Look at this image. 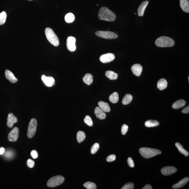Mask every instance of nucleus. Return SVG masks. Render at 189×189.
<instances>
[{
  "label": "nucleus",
  "mask_w": 189,
  "mask_h": 189,
  "mask_svg": "<svg viewBox=\"0 0 189 189\" xmlns=\"http://www.w3.org/2000/svg\"><path fill=\"white\" fill-rule=\"evenodd\" d=\"M98 18L100 20L107 21H114L116 20L115 14L106 7H102L98 13Z\"/></svg>",
  "instance_id": "1"
},
{
  "label": "nucleus",
  "mask_w": 189,
  "mask_h": 189,
  "mask_svg": "<svg viewBox=\"0 0 189 189\" xmlns=\"http://www.w3.org/2000/svg\"><path fill=\"white\" fill-rule=\"evenodd\" d=\"M155 44L158 47H172L175 45V42L173 39L168 37L162 36L157 39Z\"/></svg>",
  "instance_id": "2"
},
{
  "label": "nucleus",
  "mask_w": 189,
  "mask_h": 189,
  "mask_svg": "<svg viewBox=\"0 0 189 189\" xmlns=\"http://www.w3.org/2000/svg\"><path fill=\"white\" fill-rule=\"evenodd\" d=\"M140 154L145 158H151L161 154L162 152L159 150L147 147H142L139 149Z\"/></svg>",
  "instance_id": "3"
},
{
  "label": "nucleus",
  "mask_w": 189,
  "mask_h": 189,
  "mask_svg": "<svg viewBox=\"0 0 189 189\" xmlns=\"http://www.w3.org/2000/svg\"><path fill=\"white\" fill-rule=\"evenodd\" d=\"M45 33L46 38L50 43L56 47L59 45V40L58 38L53 29L50 28H46L45 30Z\"/></svg>",
  "instance_id": "4"
},
{
  "label": "nucleus",
  "mask_w": 189,
  "mask_h": 189,
  "mask_svg": "<svg viewBox=\"0 0 189 189\" xmlns=\"http://www.w3.org/2000/svg\"><path fill=\"white\" fill-rule=\"evenodd\" d=\"M64 181V178L62 176H56L49 180L47 183V186L50 188H54L62 184Z\"/></svg>",
  "instance_id": "5"
},
{
  "label": "nucleus",
  "mask_w": 189,
  "mask_h": 189,
  "mask_svg": "<svg viewBox=\"0 0 189 189\" xmlns=\"http://www.w3.org/2000/svg\"><path fill=\"white\" fill-rule=\"evenodd\" d=\"M95 34L99 37L107 39H114L118 37V36L116 33L109 31H97L95 32Z\"/></svg>",
  "instance_id": "6"
},
{
  "label": "nucleus",
  "mask_w": 189,
  "mask_h": 189,
  "mask_svg": "<svg viewBox=\"0 0 189 189\" xmlns=\"http://www.w3.org/2000/svg\"><path fill=\"white\" fill-rule=\"evenodd\" d=\"M37 127V122L35 118H32L29 122L27 130V136L31 138L34 136Z\"/></svg>",
  "instance_id": "7"
},
{
  "label": "nucleus",
  "mask_w": 189,
  "mask_h": 189,
  "mask_svg": "<svg viewBox=\"0 0 189 189\" xmlns=\"http://www.w3.org/2000/svg\"><path fill=\"white\" fill-rule=\"evenodd\" d=\"M76 38L70 36L68 37L67 40L66 46L67 49L69 51L72 52L76 50Z\"/></svg>",
  "instance_id": "8"
},
{
  "label": "nucleus",
  "mask_w": 189,
  "mask_h": 189,
  "mask_svg": "<svg viewBox=\"0 0 189 189\" xmlns=\"http://www.w3.org/2000/svg\"><path fill=\"white\" fill-rule=\"evenodd\" d=\"M19 136V129L17 127H14L9 133L8 139L9 141L15 142L17 140Z\"/></svg>",
  "instance_id": "9"
},
{
  "label": "nucleus",
  "mask_w": 189,
  "mask_h": 189,
  "mask_svg": "<svg viewBox=\"0 0 189 189\" xmlns=\"http://www.w3.org/2000/svg\"><path fill=\"white\" fill-rule=\"evenodd\" d=\"M115 59V56L113 54L107 53L102 55L100 57V60L102 62L105 64L112 62Z\"/></svg>",
  "instance_id": "10"
},
{
  "label": "nucleus",
  "mask_w": 189,
  "mask_h": 189,
  "mask_svg": "<svg viewBox=\"0 0 189 189\" xmlns=\"http://www.w3.org/2000/svg\"><path fill=\"white\" fill-rule=\"evenodd\" d=\"M177 168L173 166H166L162 168L161 172L164 175H169L177 172Z\"/></svg>",
  "instance_id": "11"
},
{
  "label": "nucleus",
  "mask_w": 189,
  "mask_h": 189,
  "mask_svg": "<svg viewBox=\"0 0 189 189\" xmlns=\"http://www.w3.org/2000/svg\"><path fill=\"white\" fill-rule=\"evenodd\" d=\"M41 78L42 82L46 86L52 87L55 84V79L53 77L42 75Z\"/></svg>",
  "instance_id": "12"
},
{
  "label": "nucleus",
  "mask_w": 189,
  "mask_h": 189,
  "mask_svg": "<svg viewBox=\"0 0 189 189\" xmlns=\"http://www.w3.org/2000/svg\"><path fill=\"white\" fill-rule=\"evenodd\" d=\"M131 70L133 74L137 77H139L142 73V67L140 64H136L133 65L131 68Z\"/></svg>",
  "instance_id": "13"
},
{
  "label": "nucleus",
  "mask_w": 189,
  "mask_h": 189,
  "mask_svg": "<svg viewBox=\"0 0 189 189\" xmlns=\"http://www.w3.org/2000/svg\"><path fill=\"white\" fill-rule=\"evenodd\" d=\"M18 122L17 118L11 113L9 114L7 118V125L8 127L10 128L12 127L14 123H16Z\"/></svg>",
  "instance_id": "14"
},
{
  "label": "nucleus",
  "mask_w": 189,
  "mask_h": 189,
  "mask_svg": "<svg viewBox=\"0 0 189 189\" xmlns=\"http://www.w3.org/2000/svg\"><path fill=\"white\" fill-rule=\"evenodd\" d=\"M94 113L96 117L100 120H102L106 118V115L105 112L99 107H96Z\"/></svg>",
  "instance_id": "15"
},
{
  "label": "nucleus",
  "mask_w": 189,
  "mask_h": 189,
  "mask_svg": "<svg viewBox=\"0 0 189 189\" xmlns=\"http://www.w3.org/2000/svg\"><path fill=\"white\" fill-rule=\"evenodd\" d=\"M5 77L10 82L13 83L17 82L18 79L15 77L14 74L10 70H6L5 71Z\"/></svg>",
  "instance_id": "16"
},
{
  "label": "nucleus",
  "mask_w": 189,
  "mask_h": 189,
  "mask_svg": "<svg viewBox=\"0 0 189 189\" xmlns=\"http://www.w3.org/2000/svg\"><path fill=\"white\" fill-rule=\"evenodd\" d=\"M149 1H145L141 4L138 9V14L139 16H143L146 7L149 4Z\"/></svg>",
  "instance_id": "17"
},
{
  "label": "nucleus",
  "mask_w": 189,
  "mask_h": 189,
  "mask_svg": "<svg viewBox=\"0 0 189 189\" xmlns=\"http://www.w3.org/2000/svg\"><path fill=\"white\" fill-rule=\"evenodd\" d=\"M189 180L188 177H185L181 179L178 183L173 185L172 186V188L174 189H178L182 188L188 183Z\"/></svg>",
  "instance_id": "18"
},
{
  "label": "nucleus",
  "mask_w": 189,
  "mask_h": 189,
  "mask_svg": "<svg viewBox=\"0 0 189 189\" xmlns=\"http://www.w3.org/2000/svg\"><path fill=\"white\" fill-rule=\"evenodd\" d=\"M180 3L181 8L183 11L189 13V1L188 0H180Z\"/></svg>",
  "instance_id": "19"
},
{
  "label": "nucleus",
  "mask_w": 189,
  "mask_h": 189,
  "mask_svg": "<svg viewBox=\"0 0 189 189\" xmlns=\"http://www.w3.org/2000/svg\"><path fill=\"white\" fill-rule=\"evenodd\" d=\"M186 102L183 100H179L175 102L172 105V108L175 109H180L185 106Z\"/></svg>",
  "instance_id": "20"
},
{
  "label": "nucleus",
  "mask_w": 189,
  "mask_h": 189,
  "mask_svg": "<svg viewBox=\"0 0 189 189\" xmlns=\"http://www.w3.org/2000/svg\"><path fill=\"white\" fill-rule=\"evenodd\" d=\"M98 105L105 112H110V108L108 103L105 102L100 101L98 103Z\"/></svg>",
  "instance_id": "21"
},
{
  "label": "nucleus",
  "mask_w": 189,
  "mask_h": 189,
  "mask_svg": "<svg viewBox=\"0 0 189 189\" xmlns=\"http://www.w3.org/2000/svg\"><path fill=\"white\" fill-rule=\"evenodd\" d=\"M168 82L166 79H159L158 82L157 86L159 90H162L165 89L168 86Z\"/></svg>",
  "instance_id": "22"
},
{
  "label": "nucleus",
  "mask_w": 189,
  "mask_h": 189,
  "mask_svg": "<svg viewBox=\"0 0 189 189\" xmlns=\"http://www.w3.org/2000/svg\"><path fill=\"white\" fill-rule=\"evenodd\" d=\"M93 80V76L89 73L86 74L83 78V82L87 85L92 84Z\"/></svg>",
  "instance_id": "23"
},
{
  "label": "nucleus",
  "mask_w": 189,
  "mask_h": 189,
  "mask_svg": "<svg viewBox=\"0 0 189 189\" xmlns=\"http://www.w3.org/2000/svg\"><path fill=\"white\" fill-rule=\"evenodd\" d=\"M105 75L111 80H116L117 79L118 75L117 73H115L111 70H108L105 72Z\"/></svg>",
  "instance_id": "24"
},
{
  "label": "nucleus",
  "mask_w": 189,
  "mask_h": 189,
  "mask_svg": "<svg viewBox=\"0 0 189 189\" xmlns=\"http://www.w3.org/2000/svg\"><path fill=\"white\" fill-rule=\"evenodd\" d=\"M176 147L180 152L184 155L185 156L188 157L189 155V153L188 151H186L181 144L179 142H176L175 144Z\"/></svg>",
  "instance_id": "25"
},
{
  "label": "nucleus",
  "mask_w": 189,
  "mask_h": 189,
  "mask_svg": "<svg viewBox=\"0 0 189 189\" xmlns=\"http://www.w3.org/2000/svg\"><path fill=\"white\" fill-rule=\"evenodd\" d=\"M109 100L111 102L116 103L119 100V95L117 92H115L109 96Z\"/></svg>",
  "instance_id": "26"
},
{
  "label": "nucleus",
  "mask_w": 189,
  "mask_h": 189,
  "mask_svg": "<svg viewBox=\"0 0 189 189\" xmlns=\"http://www.w3.org/2000/svg\"><path fill=\"white\" fill-rule=\"evenodd\" d=\"M159 125L158 122L155 120H149L145 122V125L146 127H156Z\"/></svg>",
  "instance_id": "27"
},
{
  "label": "nucleus",
  "mask_w": 189,
  "mask_h": 189,
  "mask_svg": "<svg viewBox=\"0 0 189 189\" xmlns=\"http://www.w3.org/2000/svg\"><path fill=\"white\" fill-rule=\"evenodd\" d=\"M133 99L132 95L130 94H125L122 101V103L124 105L129 104L131 102Z\"/></svg>",
  "instance_id": "28"
},
{
  "label": "nucleus",
  "mask_w": 189,
  "mask_h": 189,
  "mask_svg": "<svg viewBox=\"0 0 189 189\" xmlns=\"http://www.w3.org/2000/svg\"><path fill=\"white\" fill-rule=\"evenodd\" d=\"M75 17L74 15L72 13H68L65 16L64 19L66 22L67 23H73L74 21Z\"/></svg>",
  "instance_id": "29"
},
{
  "label": "nucleus",
  "mask_w": 189,
  "mask_h": 189,
  "mask_svg": "<svg viewBox=\"0 0 189 189\" xmlns=\"http://www.w3.org/2000/svg\"><path fill=\"white\" fill-rule=\"evenodd\" d=\"M86 136L85 133L82 131H79L77 133V140L78 142L81 143L86 138Z\"/></svg>",
  "instance_id": "30"
},
{
  "label": "nucleus",
  "mask_w": 189,
  "mask_h": 189,
  "mask_svg": "<svg viewBox=\"0 0 189 189\" xmlns=\"http://www.w3.org/2000/svg\"><path fill=\"white\" fill-rule=\"evenodd\" d=\"M83 186L87 189H96L97 188L96 185L94 183L88 181L84 183Z\"/></svg>",
  "instance_id": "31"
},
{
  "label": "nucleus",
  "mask_w": 189,
  "mask_h": 189,
  "mask_svg": "<svg viewBox=\"0 0 189 189\" xmlns=\"http://www.w3.org/2000/svg\"><path fill=\"white\" fill-rule=\"evenodd\" d=\"M7 14L6 12L3 11L0 14V25H3L6 21Z\"/></svg>",
  "instance_id": "32"
},
{
  "label": "nucleus",
  "mask_w": 189,
  "mask_h": 189,
  "mask_svg": "<svg viewBox=\"0 0 189 189\" xmlns=\"http://www.w3.org/2000/svg\"><path fill=\"white\" fill-rule=\"evenodd\" d=\"M99 148L100 145L98 143H94L92 146L91 149V153L92 154H94L97 152Z\"/></svg>",
  "instance_id": "33"
},
{
  "label": "nucleus",
  "mask_w": 189,
  "mask_h": 189,
  "mask_svg": "<svg viewBox=\"0 0 189 189\" xmlns=\"http://www.w3.org/2000/svg\"><path fill=\"white\" fill-rule=\"evenodd\" d=\"M84 121L87 125L90 127H92L93 125V122L92 118L88 115L86 116L84 120Z\"/></svg>",
  "instance_id": "34"
},
{
  "label": "nucleus",
  "mask_w": 189,
  "mask_h": 189,
  "mask_svg": "<svg viewBox=\"0 0 189 189\" xmlns=\"http://www.w3.org/2000/svg\"><path fill=\"white\" fill-rule=\"evenodd\" d=\"M134 188V185L132 183H126L121 188L122 189H132Z\"/></svg>",
  "instance_id": "35"
},
{
  "label": "nucleus",
  "mask_w": 189,
  "mask_h": 189,
  "mask_svg": "<svg viewBox=\"0 0 189 189\" xmlns=\"http://www.w3.org/2000/svg\"><path fill=\"white\" fill-rule=\"evenodd\" d=\"M128 128V126L127 125H122L121 128V132L122 134L125 135L126 133H127Z\"/></svg>",
  "instance_id": "36"
},
{
  "label": "nucleus",
  "mask_w": 189,
  "mask_h": 189,
  "mask_svg": "<svg viewBox=\"0 0 189 189\" xmlns=\"http://www.w3.org/2000/svg\"><path fill=\"white\" fill-rule=\"evenodd\" d=\"M116 158L115 155H110L107 157V161L109 162H112L116 160Z\"/></svg>",
  "instance_id": "37"
},
{
  "label": "nucleus",
  "mask_w": 189,
  "mask_h": 189,
  "mask_svg": "<svg viewBox=\"0 0 189 189\" xmlns=\"http://www.w3.org/2000/svg\"><path fill=\"white\" fill-rule=\"evenodd\" d=\"M27 164L29 168H32L34 166L35 163L34 161L31 159H29L27 161Z\"/></svg>",
  "instance_id": "38"
},
{
  "label": "nucleus",
  "mask_w": 189,
  "mask_h": 189,
  "mask_svg": "<svg viewBox=\"0 0 189 189\" xmlns=\"http://www.w3.org/2000/svg\"><path fill=\"white\" fill-rule=\"evenodd\" d=\"M127 162L128 165L130 167V168H133L135 166L134 162H133L132 159L131 158V157H129V158H128Z\"/></svg>",
  "instance_id": "39"
},
{
  "label": "nucleus",
  "mask_w": 189,
  "mask_h": 189,
  "mask_svg": "<svg viewBox=\"0 0 189 189\" xmlns=\"http://www.w3.org/2000/svg\"><path fill=\"white\" fill-rule=\"evenodd\" d=\"M31 157L34 159H36L37 158L38 156L37 152L36 150H33L31 151Z\"/></svg>",
  "instance_id": "40"
},
{
  "label": "nucleus",
  "mask_w": 189,
  "mask_h": 189,
  "mask_svg": "<svg viewBox=\"0 0 189 189\" xmlns=\"http://www.w3.org/2000/svg\"><path fill=\"white\" fill-rule=\"evenodd\" d=\"M181 112H182L183 114H188L189 113V106H188L185 107Z\"/></svg>",
  "instance_id": "41"
},
{
  "label": "nucleus",
  "mask_w": 189,
  "mask_h": 189,
  "mask_svg": "<svg viewBox=\"0 0 189 189\" xmlns=\"http://www.w3.org/2000/svg\"><path fill=\"white\" fill-rule=\"evenodd\" d=\"M142 189H152L151 185L150 184H146L144 186Z\"/></svg>",
  "instance_id": "42"
},
{
  "label": "nucleus",
  "mask_w": 189,
  "mask_h": 189,
  "mask_svg": "<svg viewBox=\"0 0 189 189\" xmlns=\"http://www.w3.org/2000/svg\"><path fill=\"white\" fill-rule=\"evenodd\" d=\"M5 152L4 148L1 147L0 149V155H3Z\"/></svg>",
  "instance_id": "43"
}]
</instances>
